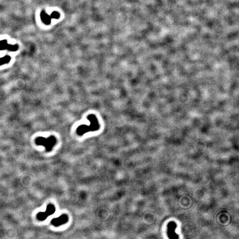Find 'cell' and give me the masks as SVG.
<instances>
[{"mask_svg":"<svg viewBox=\"0 0 239 239\" xmlns=\"http://www.w3.org/2000/svg\"><path fill=\"white\" fill-rule=\"evenodd\" d=\"M87 118L90 121V125H81L78 127L76 130V132L78 135H83L89 132L95 131L99 129L100 125L95 115H90L87 116Z\"/></svg>","mask_w":239,"mask_h":239,"instance_id":"cell-1","label":"cell"},{"mask_svg":"<svg viewBox=\"0 0 239 239\" xmlns=\"http://www.w3.org/2000/svg\"><path fill=\"white\" fill-rule=\"evenodd\" d=\"M36 144L39 146L45 147L46 151L49 152L52 150L57 142V140L54 136H50L48 138L39 137L36 139Z\"/></svg>","mask_w":239,"mask_h":239,"instance_id":"cell-2","label":"cell"},{"mask_svg":"<svg viewBox=\"0 0 239 239\" xmlns=\"http://www.w3.org/2000/svg\"><path fill=\"white\" fill-rule=\"evenodd\" d=\"M55 212V207L52 204L48 205L46 211L44 212H40L37 215V219L39 221H43L46 220L49 216L52 215Z\"/></svg>","mask_w":239,"mask_h":239,"instance_id":"cell-3","label":"cell"},{"mask_svg":"<svg viewBox=\"0 0 239 239\" xmlns=\"http://www.w3.org/2000/svg\"><path fill=\"white\" fill-rule=\"evenodd\" d=\"M68 221V217L67 214H63L60 217L54 218L51 221V224L55 227L60 226L65 224Z\"/></svg>","mask_w":239,"mask_h":239,"instance_id":"cell-4","label":"cell"},{"mask_svg":"<svg viewBox=\"0 0 239 239\" xmlns=\"http://www.w3.org/2000/svg\"><path fill=\"white\" fill-rule=\"evenodd\" d=\"M18 49L17 45H11L7 43L6 40L0 41V51L7 50L11 51H17Z\"/></svg>","mask_w":239,"mask_h":239,"instance_id":"cell-5","label":"cell"},{"mask_svg":"<svg viewBox=\"0 0 239 239\" xmlns=\"http://www.w3.org/2000/svg\"><path fill=\"white\" fill-rule=\"evenodd\" d=\"M40 18L42 22L45 24L48 25L51 23V18L50 15H48L45 11H42L40 14Z\"/></svg>","mask_w":239,"mask_h":239,"instance_id":"cell-6","label":"cell"},{"mask_svg":"<svg viewBox=\"0 0 239 239\" xmlns=\"http://www.w3.org/2000/svg\"><path fill=\"white\" fill-rule=\"evenodd\" d=\"M11 60V57L8 55H5L4 57L0 58V66L9 63Z\"/></svg>","mask_w":239,"mask_h":239,"instance_id":"cell-7","label":"cell"},{"mask_svg":"<svg viewBox=\"0 0 239 239\" xmlns=\"http://www.w3.org/2000/svg\"><path fill=\"white\" fill-rule=\"evenodd\" d=\"M51 19H58L60 17V14L58 13V12L56 11H54L50 15Z\"/></svg>","mask_w":239,"mask_h":239,"instance_id":"cell-8","label":"cell"}]
</instances>
